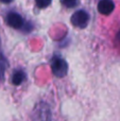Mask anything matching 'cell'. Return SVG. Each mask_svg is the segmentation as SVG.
Instances as JSON below:
<instances>
[{
	"instance_id": "8",
	"label": "cell",
	"mask_w": 120,
	"mask_h": 121,
	"mask_svg": "<svg viewBox=\"0 0 120 121\" xmlns=\"http://www.w3.org/2000/svg\"><path fill=\"white\" fill-rule=\"evenodd\" d=\"M61 2L62 4H64L67 8H73V6H76L78 0H61Z\"/></svg>"
},
{
	"instance_id": "1",
	"label": "cell",
	"mask_w": 120,
	"mask_h": 121,
	"mask_svg": "<svg viewBox=\"0 0 120 121\" xmlns=\"http://www.w3.org/2000/svg\"><path fill=\"white\" fill-rule=\"evenodd\" d=\"M32 121H51V111L47 103L39 102L32 112Z\"/></svg>"
},
{
	"instance_id": "3",
	"label": "cell",
	"mask_w": 120,
	"mask_h": 121,
	"mask_svg": "<svg viewBox=\"0 0 120 121\" xmlns=\"http://www.w3.org/2000/svg\"><path fill=\"white\" fill-rule=\"evenodd\" d=\"M68 70L67 63L62 59H54L52 62V71L57 78L65 77Z\"/></svg>"
},
{
	"instance_id": "7",
	"label": "cell",
	"mask_w": 120,
	"mask_h": 121,
	"mask_svg": "<svg viewBox=\"0 0 120 121\" xmlns=\"http://www.w3.org/2000/svg\"><path fill=\"white\" fill-rule=\"evenodd\" d=\"M35 1H36V4H37L38 8L44 9V8H47V6L51 3L52 0H35Z\"/></svg>"
},
{
	"instance_id": "10",
	"label": "cell",
	"mask_w": 120,
	"mask_h": 121,
	"mask_svg": "<svg viewBox=\"0 0 120 121\" xmlns=\"http://www.w3.org/2000/svg\"><path fill=\"white\" fill-rule=\"evenodd\" d=\"M117 40L120 43V31L118 32V34H117Z\"/></svg>"
},
{
	"instance_id": "4",
	"label": "cell",
	"mask_w": 120,
	"mask_h": 121,
	"mask_svg": "<svg viewBox=\"0 0 120 121\" xmlns=\"http://www.w3.org/2000/svg\"><path fill=\"white\" fill-rule=\"evenodd\" d=\"M98 10L103 15L111 14L114 11V2L112 0H100L98 3Z\"/></svg>"
},
{
	"instance_id": "6",
	"label": "cell",
	"mask_w": 120,
	"mask_h": 121,
	"mask_svg": "<svg viewBox=\"0 0 120 121\" xmlns=\"http://www.w3.org/2000/svg\"><path fill=\"white\" fill-rule=\"evenodd\" d=\"M25 80V73L23 71L18 70V71H15V73L13 74L12 78V82L14 85H19V84L22 83V81Z\"/></svg>"
},
{
	"instance_id": "2",
	"label": "cell",
	"mask_w": 120,
	"mask_h": 121,
	"mask_svg": "<svg viewBox=\"0 0 120 121\" xmlns=\"http://www.w3.org/2000/svg\"><path fill=\"white\" fill-rule=\"evenodd\" d=\"M89 20V16L85 11L80 10V11H77L76 13H73V15L71 16V22L74 27H78V28H85L88 23Z\"/></svg>"
},
{
	"instance_id": "9",
	"label": "cell",
	"mask_w": 120,
	"mask_h": 121,
	"mask_svg": "<svg viewBox=\"0 0 120 121\" xmlns=\"http://www.w3.org/2000/svg\"><path fill=\"white\" fill-rule=\"evenodd\" d=\"M1 2H3V3H10V2H12L13 0H0Z\"/></svg>"
},
{
	"instance_id": "5",
	"label": "cell",
	"mask_w": 120,
	"mask_h": 121,
	"mask_svg": "<svg viewBox=\"0 0 120 121\" xmlns=\"http://www.w3.org/2000/svg\"><path fill=\"white\" fill-rule=\"evenodd\" d=\"M6 21H8L9 26H11L12 28H15V29H18L22 26V18L17 13H10L8 15Z\"/></svg>"
}]
</instances>
